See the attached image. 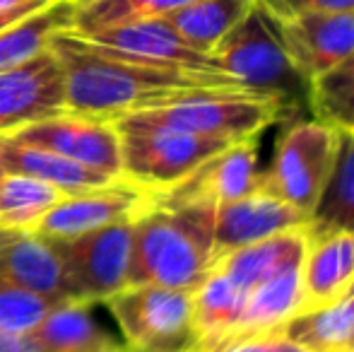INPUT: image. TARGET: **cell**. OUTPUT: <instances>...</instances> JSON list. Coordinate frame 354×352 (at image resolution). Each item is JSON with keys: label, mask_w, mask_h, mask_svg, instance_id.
Listing matches in <instances>:
<instances>
[{"label": "cell", "mask_w": 354, "mask_h": 352, "mask_svg": "<svg viewBox=\"0 0 354 352\" xmlns=\"http://www.w3.org/2000/svg\"><path fill=\"white\" fill-rule=\"evenodd\" d=\"M63 75L66 111L118 118L142 109L162 106L196 92H246L224 73H196L164 68L116 56L73 29L56 32L48 41Z\"/></svg>", "instance_id": "cell-1"}, {"label": "cell", "mask_w": 354, "mask_h": 352, "mask_svg": "<svg viewBox=\"0 0 354 352\" xmlns=\"http://www.w3.org/2000/svg\"><path fill=\"white\" fill-rule=\"evenodd\" d=\"M214 210L152 198L133 222L131 285L196 290L214 266Z\"/></svg>", "instance_id": "cell-2"}, {"label": "cell", "mask_w": 354, "mask_h": 352, "mask_svg": "<svg viewBox=\"0 0 354 352\" xmlns=\"http://www.w3.org/2000/svg\"><path fill=\"white\" fill-rule=\"evenodd\" d=\"M210 61L246 92L277 99L287 109L306 94V82L289 61L275 22L258 5L212 48Z\"/></svg>", "instance_id": "cell-3"}, {"label": "cell", "mask_w": 354, "mask_h": 352, "mask_svg": "<svg viewBox=\"0 0 354 352\" xmlns=\"http://www.w3.org/2000/svg\"><path fill=\"white\" fill-rule=\"evenodd\" d=\"M121 138V176L149 193L164 191L232 142L181 133L147 121L140 113L113 118Z\"/></svg>", "instance_id": "cell-4"}, {"label": "cell", "mask_w": 354, "mask_h": 352, "mask_svg": "<svg viewBox=\"0 0 354 352\" xmlns=\"http://www.w3.org/2000/svg\"><path fill=\"white\" fill-rule=\"evenodd\" d=\"M102 304L111 311L123 343L138 352H196L201 345L191 290L128 285Z\"/></svg>", "instance_id": "cell-5"}, {"label": "cell", "mask_w": 354, "mask_h": 352, "mask_svg": "<svg viewBox=\"0 0 354 352\" xmlns=\"http://www.w3.org/2000/svg\"><path fill=\"white\" fill-rule=\"evenodd\" d=\"M287 111L282 102L251 92H196L167 102L162 106L142 109L147 121L181 133L203 138L239 142L246 138H261L266 128L280 121Z\"/></svg>", "instance_id": "cell-6"}, {"label": "cell", "mask_w": 354, "mask_h": 352, "mask_svg": "<svg viewBox=\"0 0 354 352\" xmlns=\"http://www.w3.org/2000/svg\"><path fill=\"white\" fill-rule=\"evenodd\" d=\"M340 133L318 118L297 121L280 136L258 188L311 215L330 174Z\"/></svg>", "instance_id": "cell-7"}, {"label": "cell", "mask_w": 354, "mask_h": 352, "mask_svg": "<svg viewBox=\"0 0 354 352\" xmlns=\"http://www.w3.org/2000/svg\"><path fill=\"white\" fill-rule=\"evenodd\" d=\"M133 222H116L73 239H48L66 268L75 299L106 302L131 285Z\"/></svg>", "instance_id": "cell-8"}, {"label": "cell", "mask_w": 354, "mask_h": 352, "mask_svg": "<svg viewBox=\"0 0 354 352\" xmlns=\"http://www.w3.org/2000/svg\"><path fill=\"white\" fill-rule=\"evenodd\" d=\"M10 136L58 152L106 176H121V138L111 118L61 111L27 123Z\"/></svg>", "instance_id": "cell-9"}, {"label": "cell", "mask_w": 354, "mask_h": 352, "mask_svg": "<svg viewBox=\"0 0 354 352\" xmlns=\"http://www.w3.org/2000/svg\"><path fill=\"white\" fill-rule=\"evenodd\" d=\"M258 160H261L258 138L232 142L178 183L152 193V198L159 203H169V205L210 207L239 201L258 188V178H261Z\"/></svg>", "instance_id": "cell-10"}, {"label": "cell", "mask_w": 354, "mask_h": 352, "mask_svg": "<svg viewBox=\"0 0 354 352\" xmlns=\"http://www.w3.org/2000/svg\"><path fill=\"white\" fill-rule=\"evenodd\" d=\"M152 193L118 176L106 186L71 193L34 227L44 239H73L116 222H133L149 205Z\"/></svg>", "instance_id": "cell-11"}, {"label": "cell", "mask_w": 354, "mask_h": 352, "mask_svg": "<svg viewBox=\"0 0 354 352\" xmlns=\"http://www.w3.org/2000/svg\"><path fill=\"white\" fill-rule=\"evenodd\" d=\"M275 29L306 87L354 53V10L299 15L275 22Z\"/></svg>", "instance_id": "cell-12"}, {"label": "cell", "mask_w": 354, "mask_h": 352, "mask_svg": "<svg viewBox=\"0 0 354 352\" xmlns=\"http://www.w3.org/2000/svg\"><path fill=\"white\" fill-rule=\"evenodd\" d=\"M61 111H66L63 75L48 48L24 66L0 73V133H15Z\"/></svg>", "instance_id": "cell-13"}, {"label": "cell", "mask_w": 354, "mask_h": 352, "mask_svg": "<svg viewBox=\"0 0 354 352\" xmlns=\"http://www.w3.org/2000/svg\"><path fill=\"white\" fill-rule=\"evenodd\" d=\"M75 32V29H73ZM80 34V32H77ZM94 46L104 48L116 56L131 58L138 63L164 68H183L196 73H219L212 66L207 53L188 46L164 19H142V22H126L104 27L97 32L82 34Z\"/></svg>", "instance_id": "cell-14"}, {"label": "cell", "mask_w": 354, "mask_h": 352, "mask_svg": "<svg viewBox=\"0 0 354 352\" xmlns=\"http://www.w3.org/2000/svg\"><path fill=\"white\" fill-rule=\"evenodd\" d=\"M306 212L256 188L248 196L224 203L214 210V261L256 241L306 227Z\"/></svg>", "instance_id": "cell-15"}, {"label": "cell", "mask_w": 354, "mask_h": 352, "mask_svg": "<svg viewBox=\"0 0 354 352\" xmlns=\"http://www.w3.org/2000/svg\"><path fill=\"white\" fill-rule=\"evenodd\" d=\"M0 282L27 287L53 299H75L68 272L51 241L34 230L0 227Z\"/></svg>", "instance_id": "cell-16"}, {"label": "cell", "mask_w": 354, "mask_h": 352, "mask_svg": "<svg viewBox=\"0 0 354 352\" xmlns=\"http://www.w3.org/2000/svg\"><path fill=\"white\" fill-rule=\"evenodd\" d=\"M97 304L102 302L66 299L56 304L27 333L32 352H121L126 348L121 333H113L97 316Z\"/></svg>", "instance_id": "cell-17"}, {"label": "cell", "mask_w": 354, "mask_h": 352, "mask_svg": "<svg viewBox=\"0 0 354 352\" xmlns=\"http://www.w3.org/2000/svg\"><path fill=\"white\" fill-rule=\"evenodd\" d=\"M354 282V232L308 237L301 266L304 309L330 304L347 295Z\"/></svg>", "instance_id": "cell-18"}, {"label": "cell", "mask_w": 354, "mask_h": 352, "mask_svg": "<svg viewBox=\"0 0 354 352\" xmlns=\"http://www.w3.org/2000/svg\"><path fill=\"white\" fill-rule=\"evenodd\" d=\"M0 167L5 174H24L51 183V186L61 188L66 196L106 186L118 178L89 169L80 162L46 150V147L17 140L10 133H0Z\"/></svg>", "instance_id": "cell-19"}, {"label": "cell", "mask_w": 354, "mask_h": 352, "mask_svg": "<svg viewBox=\"0 0 354 352\" xmlns=\"http://www.w3.org/2000/svg\"><path fill=\"white\" fill-rule=\"evenodd\" d=\"M301 266L284 268L246 292L241 321H239V328L232 338L277 331L304 309Z\"/></svg>", "instance_id": "cell-20"}, {"label": "cell", "mask_w": 354, "mask_h": 352, "mask_svg": "<svg viewBox=\"0 0 354 352\" xmlns=\"http://www.w3.org/2000/svg\"><path fill=\"white\" fill-rule=\"evenodd\" d=\"M337 133L330 174L306 222L308 237L354 232V133Z\"/></svg>", "instance_id": "cell-21"}, {"label": "cell", "mask_w": 354, "mask_h": 352, "mask_svg": "<svg viewBox=\"0 0 354 352\" xmlns=\"http://www.w3.org/2000/svg\"><path fill=\"white\" fill-rule=\"evenodd\" d=\"M243 304H246V292L234 285L224 272L212 268L205 280L193 290V321L201 335L198 350L212 348L232 338L241 321Z\"/></svg>", "instance_id": "cell-22"}, {"label": "cell", "mask_w": 354, "mask_h": 352, "mask_svg": "<svg viewBox=\"0 0 354 352\" xmlns=\"http://www.w3.org/2000/svg\"><path fill=\"white\" fill-rule=\"evenodd\" d=\"M253 8H256V0H193L162 19L188 46L210 56L212 48Z\"/></svg>", "instance_id": "cell-23"}, {"label": "cell", "mask_w": 354, "mask_h": 352, "mask_svg": "<svg viewBox=\"0 0 354 352\" xmlns=\"http://www.w3.org/2000/svg\"><path fill=\"white\" fill-rule=\"evenodd\" d=\"M73 12L75 3L71 0H53L29 17L0 29V73L24 66L46 51L53 34L73 29Z\"/></svg>", "instance_id": "cell-24"}, {"label": "cell", "mask_w": 354, "mask_h": 352, "mask_svg": "<svg viewBox=\"0 0 354 352\" xmlns=\"http://www.w3.org/2000/svg\"><path fill=\"white\" fill-rule=\"evenodd\" d=\"M280 331L311 352H350L354 350V299L345 295L330 304L299 311Z\"/></svg>", "instance_id": "cell-25"}, {"label": "cell", "mask_w": 354, "mask_h": 352, "mask_svg": "<svg viewBox=\"0 0 354 352\" xmlns=\"http://www.w3.org/2000/svg\"><path fill=\"white\" fill-rule=\"evenodd\" d=\"M66 193L46 181L24 174H3L0 178V227L34 230Z\"/></svg>", "instance_id": "cell-26"}, {"label": "cell", "mask_w": 354, "mask_h": 352, "mask_svg": "<svg viewBox=\"0 0 354 352\" xmlns=\"http://www.w3.org/2000/svg\"><path fill=\"white\" fill-rule=\"evenodd\" d=\"M306 102L313 118L354 133V53L306 87Z\"/></svg>", "instance_id": "cell-27"}, {"label": "cell", "mask_w": 354, "mask_h": 352, "mask_svg": "<svg viewBox=\"0 0 354 352\" xmlns=\"http://www.w3.org/2000/svg\"><path fill=\"white\" fill-rule=\"evenodd\" d=\"M193 0H82L75 3L73 29L80 34L142 19H162Z\"/></svg>", "instance_id": "cell-28"}, {"label": "cell", "mask_w": 354, "mask_h": 352, "mask_svg": "<svg viewBox=\"0 0 354 352\" xmlns=\"http://www.w3.org/2000/svg\"><path fill=\"white\" fill-rule=\"evenodd\" d=\"M66 299H53L41 292L0 282V328L27 335L48 316V311Z\"/></svg>", "instance_id": "cell-29"}, {"label": "cell", "mask_w": 354, "mask_h": 352, "mask_svg": "<svg viewBox=\"0 0 354 352\" xmlns=\"http://www.w3.org/2000/svg\"><path fill=\"white\" fill-rule=\"evenodd\" d=\"M196 352H311L294 343L292 338L277 331H268V333L256 335H236V338H227L222 343L212 345V348H203Z\"/></svg>", "instance_id": "cell-30"}, {"label": "cell", "mask_w": 354, "mask_h": 352, "mask_svg": "<svg viewBox=\"0 0 354 352\" xmlns=\"http://www.w3.org/2000/svg\"><path fill=\"white\" fill-rule=\"evenodd\" d=\"M256 5L270 19H292L311 12H342L354 10V0H256Z\"/></svg>", "instance_id": "cell-31"}, {"label": "cell", "mask_w": 354, "mask_h": 352, "mask_svg": "<svg viewBox=\"0 0 354 352\" xmlns=\"http://www.w3.org/2000/svg\"><path fill=\"white\" fill-rule=\"evenodd\" d=\"M46 5H51V3H27V5H19V8H12V10H3V12H0V29L10 27V24L19 22V19H24V17H29L32 12L46 8Z\"/></svg>", "instance_id": "cell-32"}, {"label": "cell", "mask_w": 354, "mask_h": 352, "mask_svg": "<svg viewBox=\"0 0 354 352\" xmlns=\"http://www.w3.org/2000/svg\"><path fill=\"white\" fill-rule=\"evenodd\" d=\"M0 352H32V345L27 335L8 333L0 328Z\"/></svg>", "instance_id": "cell-33"}, {"label": "cell", "mask_w": 354, "mask_h": 352, "mask_svg": "<svg viewBox=\"0 0 354 352\" xmlns=\"http://www.w3.org/2000/svg\"><path fill=\"white\" fill-rule=\"evenodd\" d=\"M27 3H53V0H0V12H3V10L19 8V5H27Z\"/></svg>", "instance_id": "cell-34"}, {"label": "cell", "mask_w": 354, "mask_h": 352, "mask_svg": "<svg viewBox=\"0 0 354 352\" xmlns=\"http://www.w3.org/2000/svg\"><path fill=\"white\" fill-rule=\"evenodd\" d=\"M347 297H352V299H354V282L350 285V290H347Z\"/></svg>", "instance_id": "cell-35"}, {"label": "cell", "mask_w": 354, "mask_h": 352, "mask_svg": "<svg viewBox=\"0 0 354 352\" xmlns=\"http://www.w3.org/2000/svg\"><path fill=\"white\" fill-rule=\"evenodd\" d=\"M121 352H138V350H133V348H128V345H126V348H123Z\"/></svg>", "instance_id": "cell-36"}, {"label": "cell", "mask_w": 354, "mask_h": 352, "mask_svg": "<svg viewBox=\"0 0 354 352\" xmlns=\"http://www.w3.org/2000/svg\"><path fill=\"white\" fill-rule=\"evenodd\" d=\"M3 174H5V172H3V167H0V178H3Z\"/></svg>", "instance_id": "cell-37"}, {"label": "cell", "mask_w": 354, "mask_h": 352, "mask_svg": "<svg viewBox=\"0 0 354 352\" xmlns=\"http://www.w3.org/2000/svg\"><path fill=\"white\" fill-rule=\"evenodd\" d=\"M71 3H82V0H71Z\"/></svg>", "instance_id": "cell-38"}, {"label": "cell", "mask_w": 354, "mask_h": 352, "mask_svg": "<svg viewBox=\"0 0 354 352\" xmlns=\"http://www.w3.org/2000/svg\"><path fill=\"white\" fill-rule=\"evenodd\" d=\"M350 352H354V350H350Z\"/></svg>", "instance_id": "cell-39"}]
</instances>
